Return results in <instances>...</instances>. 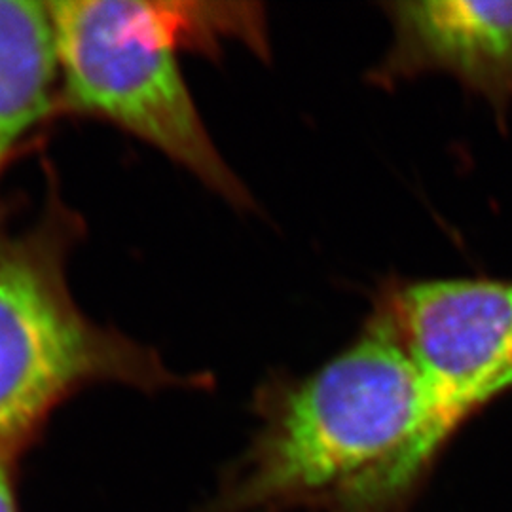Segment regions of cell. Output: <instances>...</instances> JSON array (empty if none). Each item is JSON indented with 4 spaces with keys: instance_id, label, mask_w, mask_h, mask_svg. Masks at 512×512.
Wrapping results in <instances>:
<instances>
[{
    "instance_id": "1",
    "label": "cell",
    "mask_w": 512,
    "mask_h": 512,
    "mask_svg": "<svg viewBox=\"0 0 512 512\" xmlns=\"http://www.w3.org/2000/svg\"><path fill=\"white\" fill-rule=\"evenodd\" d=\"M260 427L200 512H323L420 439V370L376 300L359 336L308 376L256 391Z\"/></svg>"
},
{
    "instance_id": "2",
    "label": "cell",
    "mask_w": 512,
    "mask_h": 512,
    "mask_svg": "<svg viewBox=\"0 0 512 512\" xmlns=\"http://www.w3.org/2000/svg\"><path fill=\"white\" fill-rule=\"evenodd\" d=\"M59 67L57 110L99 118L139 137L236 209L255 200L203 124L177 54L219 55L239 38L266 55L260 4L65 0L50 2Z\"/></svg>"
},
{
    "instance_id": "3",
    "label": "cell",
    "mask_w": 512,
    "mask_h": 512,
    "mask_svg": "<svg viewBox=\"0 0 512 512\" xmlns=\"http://www.w3.org/2000/svg\"><path fill=\"white\" fill-rule=\"evenodd\" d=\"M76 228L57 207L33 228H0V452L25 456L55 408L88 385L156 393L213 384L173 372L154 349L80 311L65 275Z\"/></svg>"
},
{
    "instance_id": "4",
    "label": "cell",
    "mask_w": 512,
    "mask_h": 512,
    "mask_svg": "<svg viewBox=\"0 0 512 512\" xmlns=\"http://www.w3.org/2000/svg\"><path fill=\"white\" fill-rule=\"evenodd\" d=\"M427 391L416 444L374 478L384 512H408L459 427L512 389V279L452 277L389 285L378 296Z\"/></svg>"
},
{
    "instance_id": "5",
    "label": "cell",
    "mask_w": 512,
    "mask_h": 512,
    "mask_svg": "<svg viewBox=\"0 0 512 512\" xmlns=\"http://www.w3.org/2000/svg\"><path fill=\"white\" fill-rule=\"evenodd\" d=\"M384 10L393 40L368 74L372 84L391 88L444 73L505 116L512 105V2L403 0Z\"/></svg>"
},
{
    "instance_id": "6",
    "label": "cell",
    "mask_w": 512,
    "mask_h": 512,
    "mask_svg": "<svg viewBox=\"0 0 512 512\" xmlns=\"http://www.w3.org/2000/svg\"><path fill=\"white\" fill-rule=\"evenodd\" d=\"M57 90L50 2L0 0V167L57 110Z\"/></svg>"
},
{
    "instance_id": "7",
    "label": "cell",
    "mask_w": 512,
    "mask_h": 512,
    "mask_svg": "<svg viewBox=\"0 0 512 512\" xmlns=\"http://www.w3.org/2000/svg\"><path fill=\"white\" fill-rule=\"evenodd\" d=\"M23 456L0 452V512H19V461Z\"/></svg>"
}]
</instances>
